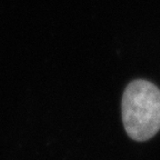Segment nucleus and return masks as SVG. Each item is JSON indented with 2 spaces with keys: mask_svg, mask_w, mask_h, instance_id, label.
Masks as SVG:
<instances>
[{
  "mask_svg": "<svg viewBox=\"0 0 160 160\" xmlns=\"http://www.w3.org/2000/svg\"><path fill=\"white\" fill-rule=\"evenodd\" d=\"M122 122L130 138L146 141L160 130V89L147 80H135L125 89Z\"/></svg>",
  "mask_w": 160,
  "mask_h": 160,
  "instance_id": "obj_1",
  "label": "nucleus"
}]
</instances>
